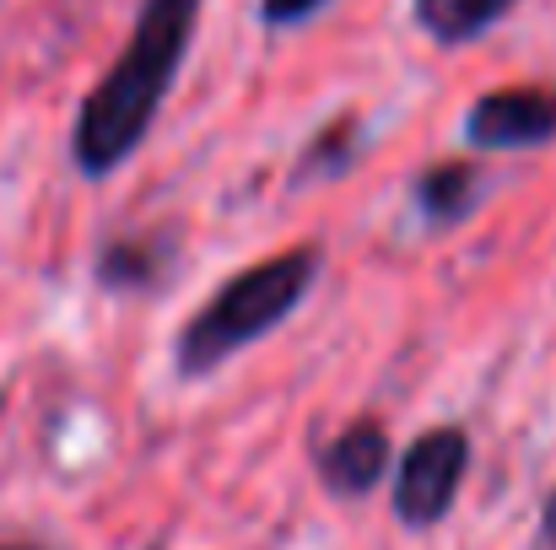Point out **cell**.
<instances>
[{"instance_id":"obj_1","label":"cell","mask_w":556,"mask_h":550,"mask_svg":"<svg viewBox=\"0 0 556 550\" xmlns=\"http://www.w3.org/2000/svg\"><path fill=\"white\" fill-rule=\"evenodd\" d=\"M194 16H200V0H147L125 54L114 60V71L92 87V98L76 114L71 152L81 174L103 179L141 146V136L152 130V114L163 108L174 71L185 65Z\"/></svg>"},{"instance_id":"obj_2","label":"cell","mask_w":556,"mask_h":550,"mask_svg":"<svg viewBox=\"0 0 556 550\" xmlns=\"http://www.w3.org/2000/svg\"><path fill=\"white\" fill-rule=\"evenodd\" d=\"M319 276V248H287L276 259H260L249 270H238L227 286L211 292V303L179 330V372L200 378L227 357H238L254 335L276 330L308 292V281Z\"/></svg>"},{"instance_id":"obj_3","label":"cell","mask_w":556,"mask_h":550,"mask_svg":"<svg viewBox=\"0 0 556 550\" xmlns=\"http://www.w3.org/2000/svg\"><path fill=\"white\" fill-rule=\"evenodd\" d=\"M465 470H470V437L459 426L421 432L394 470V519L405 529H432L438 519H448Z\"/></svg>"},{"instance_id":"obj_4","label":"cell","mask_w":556,"mask_h":550,"mask_svg":"<svg viewBox=\"0 0 556 550\" xmlns=\"http://www.w3.org/2000/svg\"><path fill=\"white\" fill-rule=\"evenodd\" d=\"M465 136L476 146L508 152V146H541L556 136V87H503L470 103Z\"/></svg>"},{"instance_id":"obj_5","label":"cell","mask_w":556,"mask_h":550,"mask_svg":"<svg viewBox=\"0 0 556 550\" xmlns=\"http://www.w3.org/2000/svg\"><path fill=\"white\" fill-rule=\"evenodd\" d=\"M389 470V437L378 421H357L346 426L330 448H325V486L341 491V497H363L383 481Z\"/></svg>"},{"instance_id":"obj_6","label":"cell","mask_w":556,"mask_h":550,"mask_svg":"<svg viewBox=\"0 0 556 550\" xmlns=\"http://www.w3.org/2000/svg\"><path fill=\"white\" fill-rule=\"evenodd\" d=\"M514 0H416V22L438 38V43H465L481 27H492Z\"/></svg>"},{"instance_id":"obj_7","label":"cell","mask_w":556,"mask_h":550,"mask_svg":"<svg viewBox=\"0 0 556 550\" xmlns=\"http://www.w3.org/2000/svg\"><path fill=\"white\" fill-rule=\"evenodd\" d=\"M470 200H476V168L448 163V168H432V174L421 179V205H427L432 221H454V216H465Z\"/></svg>"},{"instance_id":"obj_8","label":"cell","mask_w":556,"mask_h":550,"mask_svg":"<svg viewBox=\"0 0 556 550\" xmlns=\"http://www.w3.org/2000/svg\"><path fill=\"white\" fill-rule=\"evenodd\" d=\"M147 259H152L147 248H136V243H119V248H109V259H103V281H109V286L147 281V276H152V265H147Z\"/></svg>"},{"instance_id":"obj_9","label":"cell","mask_w":556,"mask_h":550,"mask_svg":"<svg viewBox=\"0 0 556 550\" xmlns=\"http://www.w3.org/2000/svg\"><path fill=\"white\" fill-rule=\"evenodd\" d=\"M325 0H260V16L265 22H276V27H287V22H303V16H314Z\"/></svg>"},{"instance_id":"obj_10","label":"cell","mask_w":556,"mask_h":550,"mask_svg":"<svg viewBox=\"0 0 556 550\" xmlns=\"http://www.w3.org/2000/svg\"><path fill=\"white\" fill-rule=\"evenodd\" d=\"M541 535H546V546H556V491H552V502H546V519H541Z\"/></svg>"},{"instance_id":"obj_11","label":"cell","mask_w":556,"mask_h":550,"mask_svg":"<svg viewBox=\"0 0 556 550\" xmlns=\"http://www.w3.org/2000/svg\"><path fill=\"white\" fill-rule=\"evenodd\" d=\"M0 550H33V546H0Z\"/></svg>"}]
</instances>
